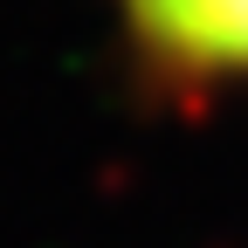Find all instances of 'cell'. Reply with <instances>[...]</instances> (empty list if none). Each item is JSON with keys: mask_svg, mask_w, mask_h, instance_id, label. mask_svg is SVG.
I'll use <instances>...</instances> for the list:
<instances>
[{"mask_svg": "<svg viewBox=\"0 0 248 248\" xmlns=\"http://www.w3.org/2000/svg\"><path fill=\"white\" fill-rule=\"evenodd\" d=\"M131 42L179 76H248V0H117Z\"/></svg>", "mask_w": 248, "mask_h": 248, "instance_id": "cell-1", "label": "cell"}]
</instances>
